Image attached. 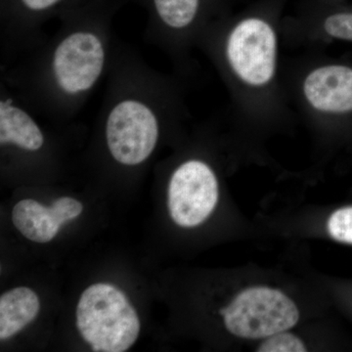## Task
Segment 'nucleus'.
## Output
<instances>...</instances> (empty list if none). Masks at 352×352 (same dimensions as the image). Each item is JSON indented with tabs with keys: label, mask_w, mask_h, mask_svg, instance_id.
I'll return each mask as SVG.
<instances>
[{
	"label": "nucleus",
	"mask_w": 352,
	"mask_h": 352,
	"mask_svg": "<svg viewBox=\"0 0 352 352\" xmlns=\"http://www.w3.org/2000/svg\"><path fill=\"white\" fill-rule=\"evenodd\" d=\"M76 327L94 351L124 352L140 332V320L126 295L113 285L95 284L76 307Z\"/></svg>",
	"instance_id": "3"
},
{
	"label": "nucleus",
	"mask_w": 352,
	"mask_h": 352,
	"mask_svg": "<svg viewBox=\"0 0 352 352\" xmlns=\"http://www.w3.org/2000/svg\"><path fill=\"white\" fill-rule=\"evenodd\" d=\"M156 111L136 98L118 102L109 113L106 139L111 155L124 166H138L148 159L159 140Z\"/></svg>",
	"instance_id": "6"
},
{
	"label": "nucleus",
	"mask_w": 352,
	"mask_h": 352,
	"mask_svg": "<svg viewBox=\"0 0 352 352\" xmlns=\"http://www.w3.org/2000/svg\"><path fill=\"white\" fill-rule=\"evenodd\" d=\"M289 0H256L214 21L199 41L223 78L236 122L263 131L295 113L283 83L282 21Z\"/></svg>",
	"instance_id": "1"
},
{
	"label": "nucleus",
	"mask_w": 352,
	"mask_h": 352,
	"mask_svg": "<svg viewBox=\"0 0 352 352\" xmlns=\"http://www.w3.org/2000/svg\"><path fill=\"white\" fill-rule=\"evenodd\" d=\"M41 309L38 296L32 289L20 287L0 298V339H9L36 319Z\"/></svg>",
	"instance_id": "11"
},
{
	"label": "nucleus",
	"mask_w": 352,
	"mask_h": 352,
	"mask_svg": "<svg viewBox=\"0 0 352 352\" xmlns=\"http://www.w3.org/2000/svg\"><path fill=\"white\" fill-rule=\"evenodd\" d=\"M227 330L243 339H266L295 327L300 319L296 303L283 292L268 287L245 289L220 310Z\"/></svg>",
	"instance_id": "4"
},
{
	"label": "nucleus",
	"mask_w": 352,
	"mask_h": 352,
	"mask_svg": "<svg viewBox=\"0 0 352 352\" xmlns=\"http://www.w3.org/2000/svg\"><path fill=\"white\" fill-rule=\"evenodd\" d=\"M285 92L294 113L317 131L352 126V63L308 52L284 59Z\"/></svg>",
	"instance_id": "2"
},
{
	"label": "nucleus",
	"mask_w": 352,
	"mask_h": 352,
	"mask_svg": "<svg viewBox=\"0 0 352 352\" xmlns=\"http://www.w3.org/2000/svg\"><path fill=\"white\" fill-rule=\"evenodd\" d=\"M168 195V210L177 226H200L219 201L217 173L203 160L183 162L171 175Z\"/></svg>",
	"instance_id": "8"
},
{
	"label": "nucleus",
	"mask_w": 352,
	"mask_h": 352,
	"mask_svg": "<svg viewBox=\"0 0 352 352\" xmlns=\"http://www.w3.org/2000/svg\"><path fill=\"white\" fill-rule=\"evenodd\" d=\"M50 208L51 214L61 226L80 217L83 210L82 204L69 197L57 199Z\"/></svg>",
	"instance_id": "14"
},
{
	"label": "nucleus",
	"mask_w": 352,
	"mask_h": 352,
	"mask_svg": "<svg viewBox=\"0 0 352 352\" xmlns=\"http://www.w3.org/2000/svg\"><path fill=\"white\" fill-rule=\"evenodd\" d=\"M258 352H305L307 347L294 333L280 332L266 338L259 346Z\"/></svg>",
	"instance_id": "12"
},
{
	"label": "nucleus",
	"mask_w": 352,
	"mask_h": 352,
	"mask_svg": "<svg viewBox=\"0 0 352 352\" xmlns=\"http://www.w3.org/2000/svg\"><path fill=\"white\" fill-rule=\"evenodd\" d=\"M0 143L38 151L43 147L44 138L43 131L29 113L14 105L11 100H2L0 102Z\"/></svg>",
	"instance_id": "10"
},
{
	"label": "nucleus",
	"mask_w": 352,
	"mask_h": 352,
	"mask_svg": "<svg viewBox=\"0 0 352 352\" xmlns=\"http://www.w3.org/2000/svg\"><path fill=\"white\" fill-rule=\"evenodd\" d=\"M103 39L89 30H78L62 39L53 53L52 75L63 94L76 96L94 88L103 73Z\"/></svg>",
	"instance_id": "7"
},
{
	"label": "nucleus",
	"mask_w": 352,
	"mask_h": 352,
	"mask_svg": "<svg viewBox=\"0 0 352 352\" xmlns=\"http://www.w3.org/2000/svg\"><path fill=\"white\" fill-rule=\"evenodd\" d=\"M229 0H151L155 18L178 47L199 39L214 21L230 12Z\"/></svg>",
	"instance_id": "9"
},
{
	"label": "nucleus",
	"mask_w": 352,
	"mask_h": 352,
	"mask_svg": "<svg viewBox=\"0 0 352 352\" xmlns=\"http://www.w3.org/2000/svg\"><path fill=\"white\" fill-rule=\"evenodd\" d=\"M285 46L317 50L352 43V6L344 0H302L282 21Z\"/></svg>",
	"instance_id": "5"
},
{
	"label": "nucleus",
	"mask_w": 352,
	"mask_h": 352,
	"mask_svg": "<svg viewBox=\"0 0 352 352\" xmlns=\"http://www.w3.org/2000/svg\"><path fill=\"white\" fill-rule=\"evenodd\" d=\"M328 231L333 239L352 244V207L336 210L328 220Z\"/></svg>",
	"instance_id": "13"
},
{
	"label": "nucleus",
	"mask_w": 352,
	"mask_h": 352,
	"mask_svg": "<svg viewBox=\"0 0 352 352\" xmlns=\"http://www.w3.org/2000/svg\"><path fill=\"white\" fill-rule=\"evenodd\" d=\"M11 6L30 15H41L59 8L69 0H8Z\"/></svg>",
	"instance_id": "15"
}]
</instances>
